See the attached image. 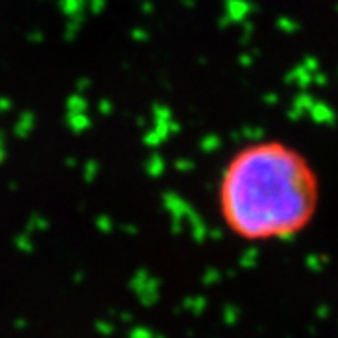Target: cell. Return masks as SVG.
Segmentation results:
<instances>
[{
    "label": "cell",
    "instance_id": "6da1fadb",
    "mask_svg": "<svg viewBox=\"0 0 338 338\" xmlns=\"http://www.w3.org/2000/svg\"><path fill=\"white\" fill-rule=\"evenodd\" d=\"M319 199L314 168L280 141L237 150L218 184L225 227L244 241H284L312 222Z\"/></svg>",
    "mask_w": 338,
    "mask_h": 338
}]
</instances>
